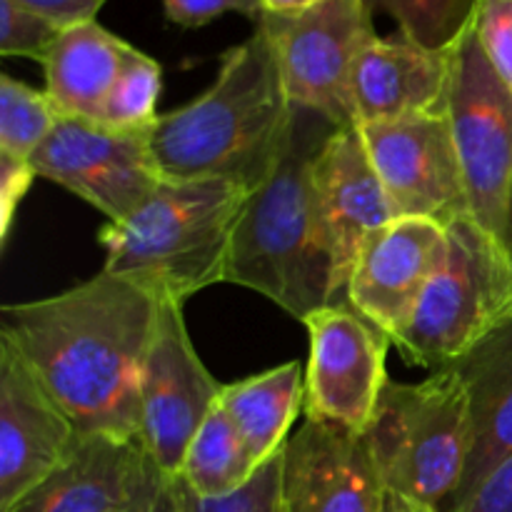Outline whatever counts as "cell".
Returning a JSON list of instances; mask_svg holds the SVG:
<instances>
[{"instance_id": "1", "label": "cell", "mask_w": 512, "mask_h": 512, "mask_svg": "<svg viewBox=\"0 0 512 512\" xmlns=\"http://www.w3.org/2000/svg\"><path fill=\"white\" fill-rule=\"evenodd\" d=\"M160 303L100 270L50 298L3 305L0 340L23 355L80 435L138 440L140 375Z\"/></svg>"}, {"instance_id": "2", "label": "cell", "mask_w": 512, "mask_h": 512, "mask_svg": "<svg viewBox=\"0 0 512 512\" xmlns=\"http://www.w3.org/2000/svg\"><path fill=\"white\" fill-rule=\"evenodd\" d=\"M338 125L293 108L278 163L250 193L230 248L225 283L260 293L290 318L335 305V268L315 205L313 170Z\"/></svg>"}, {"instance_id": "3", "label": "cell", "mask_w": 512, "mask_h": 512, "mask_svg": "<svg viewBox=\"0 0 512 512\" xmlns=\"http://www.w3.org/2000/svg\"><path fill=\"white\" fill-rule=\"evenodd\" d=\"M290 115L268 35L255 28L223 55L205 93L160 115L150 148L163 178L233 180L253 193L278 163Z\"/></svg>"}, {"instance_id": "4", "label": "cell", "mask_w": 512, "mask_h": 512, "mask_svg": "<svg viewBox=\"0 0 512 512\" xmlns=\"http://www.w3.org/2000/svg\"><path fill=\"white\" fill-rule=\"evenodd\" d=\"M248 198L250 190L233 180L163 178L128 218L98 233L103 270L143 285L155 298L185 303L225 283Z\"/></svg>"}, {"instance_id": "5", "label": "cell", "mask_w": 512, "mask_h": 512, "mask_svg": "<svg viewBox=\"0 0 512 512\" xmlns=\"http://www.w3.org/2000/svg\"><path fill=\"white\" fill-rule=\"evenodd\" d=\"M385 490L445 512L470 458V398L453 368L420 383L388 380L365 430Z\"/></svg>"}, {"instance_id": "6", "label": "cell", "mask_w": 512, "mask_h": 512, "mask_svg": "<svg viewBox=\"0 0 512 512\" xmlns=\"http://www.w3.org/2000/svg\"><path fill=\"white\" fill-rule=\"evenodd\" d=\"M512 313V260L473 215L448 228L440 268L393 340L410 365L443 370L463 360Z\"/></svg>"}, {"instance_id": "7", "label": "cell", "mask_w": 512, "mask_h": 512, "mask_svg": "<svg viewBox=\"0 0 512 512\" xmlns=\"http://www.w3.org/2000/svg\"><path fill=\"white\" fill-rule=\"evenodd\" d=\"M258 28L268 35L285 95L293 108L315 110L338 128H353V70L370 40L368 0H320L300 13H263Z\"/></svg>"}, {"instance_id": "8", "label": "cell", "mask_w": 512, "mask_h": 512, "mask_svg": "<svg viewBox=\"0 0 512 512\" xmlns=\"http://www.w3.org/2000/svg\"><path fill=\"white\" fill-rule=\"evenodd\" d=\"M445 113L463 168L470 215L500 240L512 178V88L485 55L473 20L455 43Z\"/></svg>"}, {"instance_id": "9", "label": "cell", "mask_w": 512, "mask_h": 512, "mask_svg": "<svg viewBox=\"0 0 512 512\" xmlns=\"http://www.w3.org/2000/svg\"><path fill=\"white\" fill-rule=\"evenodd\" d=\"M30 165L38 178L78 195L108 223L128 218L163 183L150 133L75 115L60 118Z\"/></svg>"}, {"instance_id": "10", "label": "cell", "mask_w": 512, "mask_h": 512, "mask_svg": "<svg viewBox=\"0 0 512 512\" xmlns=\"http://www.w3.org/2000/svg\"><path fill=\"white\" fill-rule=\"evenodd\" d=\"M220 390L190 340L183 303L163 300L140 375L138 443L155 468L178 478L188 445L218 408Z\"/></svg>"}, {"instance_id": "11", "label": "cell", "mask_w": 512, "mask_h": 512, "mask_svg": "<svg viewBox=\"0 0 512 512\" xmlns=\"http://www.w3.org/2000/svg\"><path fill=\"white\" fill-rule=\"evenodd\" d=\"M305 418L365 433L388 385V338L348 305H328L305 320Z\"/></svg>"}, {"instance_id": "12", "label": "cell", "mask_w": 512, "mask_h": 512, "mask_svg": "<svg viewBox=\"0 0 512 512\" xmlns=\"http://www.w3.org/2000/svg\"><path fill=\"white\" fill-rule=\"evenodd\" d=\"M360 133L395 218H425L450 228L470 215L448 113L360 125Z\"/></svg>"}, {"instance_id": "13", "label": "cell", "mask_w": 512, "mask_h": 512, "mask_svg": "<svg viewBox=\"0 0 512 512\" xmlns=\"http://www.w3.org/2000/svg\"><path fill=\"white\" fill-rule=\"evenodd\" d=\"M448 228L425 218H395L368 235L355 258L345 303L393 343L440 268Z\"/></svg>"}, {"instance_id": "14", "label": "cell", "mask_w": 512, "mask_h": 512, "mask_svg": "<svg viewBox=\"0 0 512 512\" xmlns=\"http://www.w3.org/2000/svg\"><path fill=\"white\" fill-rule=\"evenodd\" d=\"M80 433L23 355L0 340V512L48 478Z\"/></svg>"}, {"instance_id": "15", "label": "cell", "mask_w": 512, "mask_h": 512, "mask_svg": "<svg viewBox=\"0 0 512 512\" xmlns=\"http://www.w3.org/2000/svg\"><path fill=\"white\" fill-rule=\"evenodd\" d=\"M315 205L335 268V305L345 303L355 258L370 233L395 220L393 203L365 148L358 125L338 128L313 170Z\"/></svg>"}, {"instance_id": "16", "label": "cell", "mask_w": 512, "mask_h": 512, "mask_svg": "<svg viewBox=\"0 0 512 512\" xmlns=\"http://www.w3.org/2000/svg\"><path fill=\"white\" fill-rule=\"evenodd\" d=\"M383 495L365 433L305 418L285 445V512H380Z\"/></svg>"}, {"instance_id": "17", "label": "cell", "mask_w": 512, "mask_h": 512, "mask_svg": "<svg viewBox=\"0 0 512 512\" xmlns=\"http://www.w3.org/2000/svg\"><path fill=\"white\" fill-rule=\"evenodd\" d=\"M455 43L425 48L405 35L370 40L355 63L350 85L358 128L445 113Z\"/></svg>"}, {"instance_id": "18", "label": "cell", "mask_w": 512, "mask_h": 512, "mask_svg": "<svg viewBox=\"0 0 512 512\" xmlns=\"http://www.w3.org/2000/svg\"><path fill=\"white\" fill-rule=\"evenodd\" d=\"M150 468L138 440L80 435L73 453L5 512H123Z\"/></svg>"}, {"instance_id": "19", "label": "cell", "mask_w": 512, "mask_h": 512, "mask_svg": "<svg viewBox=\"0 0 512 512\" xmlns=\"http://www.w3.org/2000/svg\"><path fill=\"white\" fill-rule=\"evenodd\" d=\"M450 368L468 388L473 443L463 480L445 512L460 508L512 453V313Z\"/></svg>"}, {"instance_id": "20", "label": "cell", "mask_w": 512, "mask_h": 512, "mask_svg": "<svg viewBox=\"0 0 512 512\" xmlns=\"http://www.w3.org/2000/svg\"><path fill=\"white\" fill-rule=\"evenodd\" d=\"M133 45L98 20L70 25L60 33L45 68V93L63 115L103 120L105 103Z\"/></svg>"}, {"instance_id": "21", "label": "cell", "mask_w": 512, "mask_h": 512, "mask_svg": "<svg viewBox=\"0 0 512 512\" xmlns=\"http://www.w3.org/2000/svg\"><path fill=\"white\" fill-rule=\"evenodd\" d=\"M220 410L248 445L255 463L263 465L288 445V433L305 408V365L288 360L283 365L223 385Z\"/></svg>"}, {"instance_id": "22", "label": "cell", "mask_w": 512, "mask_h": 512, "mask_svg": "<svg viewBox=\"0 0 512 512\" xmlns=\"http://www.w3.org/2000/svg\"><path fill=\"white\" fill-rule=\"evenodd\" d=\"M258 468L245 440L218 405L188 445L178 478L200 498H223L243 488Z\"/></svg>"}, {"instance_id": "23", "label": "cell", "mask_w": 512, "mask_h": 512, "mask_svg": "<svg viewBox=\"0 0 512 512\" xmlns=\"http://www.w3.org/2000/svg\"><path fill=\"white\" fill-rule=\"evenodd\" d=\"M60 118L63 113L45 90L0 75V155L30 163Z\"/></svg>"}, {"instance_id": "24", "label": "cell", "mask_w": 512, "mask_h": 512, "mask_svg": "<svg viewBox=\"0 0 512 512\" xmlns=\"http://www.w3.org/2000/svg\"><path fill=\"white\" fill-rule=\"evenodd\" d=\"M163 90V68L155 58L130 50L118 80L108 95L103 123L120 130L150 133L158 125V98Z\"/></svg>"}, {"instance_id": "25", "label": "cell", "mask_w": 512, "mask_h": 512, "mask_svg": "<svg viewBox=\"0 0 512 512\" xmlns=\"http://www.w3.org/2000/svg\"><path fill=\"white\" fill-rule=\"evenodd\" d=\"M375 10L395 20L400 35L425 45L448 48L473 20L478 0H368Z\"/></svg>"}, {"instance_id": "26", "label": "cell", "mask_w": 512, "mask_h": 512, "mask_svg": "<svg viewBox=\"0 0 512 512\" xmlns=\"http://www.w3.org/2000/svg\"><path fill=\"white\" fill-rule=\"evenodd\" d=\"M283 453L273 455L258 468V473L235 493L223 498H200L178 480V495L185 512H285L283 498Z\"/></svg>"}, {"instance_id": "27", "label": "cell", "mask_w": 512, "mask_h": 512, "mask_svg": "<svg viewBox=\"0 0 512 512\" xmlns=\"http://www.w3.org/2000/svg\"><path fill=\"white\" fill-rule=\"evenodd\" d=\"M63 25L15 0H0V55L43 63L63 33Z\"/></svg>"}, {"instance_id": "28", "label": "cell", "mask_w": 512, "mask_h": 512, "mask_svg": "<svg viewBox=\"0 0 512 512\" xmlns=\"http://www.w3.org/2000/svg\"><path fill=\"white\" fill-rule=\"evenodd\" d=\"M473 28L493 68L512 88V0H478Z\"/></svg>"}, {"instance_id": "29", "label": "cell", "mask_w": 512, "mask_h": 512, "mask_svg": "<svg viewBox=\"0 0 512 512\" xmlns=\"http://www.w3.org/2000/svg\"><path fill=\"white\" fill-rule=\"evenodd\" d=\"M163 10L170 23L183 28H203L225 13H240L260 20L263 3L260 0H163Z\"/></svg>"}, {"instance_id": "30", "label": "cell", "mask_w": 512, "mask_h": 512, "mask_svg": "<svg viewBox=\"0 0 512 512\" xmlns=\"http://www.w3.org/2000/svg\"><path fill=\"white\" fill-rule=\"evenodd\" d=\"M38 178L28 160H15L0 155V240L8 243L13 230L15 213L23 203L25 193L30 190L33 180Z\"/></svg>"}, {"instance_id": "31", "label": "cell", "mask_w": 512, "mask_h": 512, "mask_svg": "<svg viewBox=\"0 0 512 512\" xmlns=\"http://www.w3.org/2000/svg\"><path fill=\"white\" fill-rule=\"evenodd\" d=\"M453 512H512V453Z\"/></svg>"}, {"instance_id": "32", "label": "cell", "mask_w": 512, "mask_h": 512, "mask_svg": "<svg viewBox=\"0 0 512 512\" xmlns=\"http://www.w3.org/2000/svg\"><path fill=\"white\" fill-rule=\"evenodd\" d=\"M123 512H185L178 495V480L165 475L153 463L143 490Z\"/></svg>"}, {"instance_id": "33", "label": "cell", "mask_w": 512, "mask_h": 512, "mask_svg": "<svg viewBox=\"0 0 512 512\" xmlns=\"http://www.w3.org/2000/svg\"><path fill=\"white\" fill-rule=\"evenodd\" d=\"M15 3L28 5V8L38 10L45 18L63 25V28H70V25L95 20L98 10L103 8L108 0H15Z\"/></svg>"}, {"instance_id": "34", "label": "cell", "mask_w": 512, "mask_h": 512, "mask_svg": "<svg viewBox=\"0 0 512 512\" xmlns=\"http://www.w3.org/2000/svg\"><path fill=\"white\" fill-rule=\"evenodd\" d=\"M380 512H440V510L415 503V500L405 498V495L395 493V490H385L383 508H380Z\"/></svg>"}, {"instance_id": "35", "label": "cell", "mask_w": 512, "mask_h": 512, "mask_svg": "<svg viewBox=\"0 0 512 512\" xmlns=\"http://www.w3.org/2000/svg\"><path fill=\"white\" fill-rule=\"evenodd\" d=\"M263 3V13H278V15H290L300 13V10L313 8L320 0H260Z\"/></svg>"}, {"instance_id": "36", "label": "cell", "mask_w": 512, "mask_h": 512, "mask_svg": "<svg viewBox=\"0 0 512 512\" xmlns=\"http://www.w3.org/2000/svg\"><path fill=\"white\" fill-rule=\"evenodd\" d=\"M500 243L508 250L512 260V178L508 185V198H505V213H503V230H500Z\"/></svg>"}]
</instances>
